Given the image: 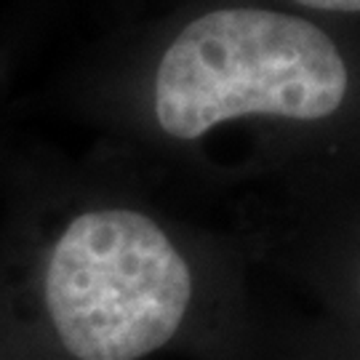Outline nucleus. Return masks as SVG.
Masks as SVG:
<instances>
[{"label":"nucleus","mask_w":360,"mask_h":360,"mask_svg":"<svg viewBox=\"0 0 360 360\" xmlns=\"http://www.w3.org/2000/svg\"><path fill=\"white\" fill-rule=\"evenodd\" d=\"M38 296L43 334L27 360H150L198 342L193 259L136 208L70 219L46 251Z\"/></svg>","instance_id":"obj_1"},{"label":"nucleus","mask_w":360,"mask_h":360,"mask_svg":"<svg viewBox=\"0 0 360 360\" xmlns=\"http://www.w3.org/2000/svg\"><path fill=\"white\" fill-rule=\"evenodd\" d=\"M347 94L342 53L299 16L221 8L181 30L155 77V115L176 139L243 115L321 120Z\"/></svg>","instance_id":"obj_2"},{"label":"nucleus","mask_w":360,"mask_h":360,"mask_svg":"<svg viewBox=\"0 0 360 360\" xmlns=\"http://www.w3.org/2000/svg\"><path fill=\"white\" fill-rule=\"evenodd\" d=\"M245 360H360V347L347 349H309V352H299L291 358H262L251 349V355Z\"/></svg>","instance_id":"obj_3"},{"label":"nucleus","mask_w":360,"mask_h":360,"mask_svg":"<svg viewBox=\"0 0 360 360\" xmlns=\"http://www.w3.org/2000/svg\"><path fill=\"white\" fill-rule=\"evenodd\" d=\"M309 8H321V11H349L360 13V0H299Z\"/></svg>","instance_id":"obj_4"},{"label":"nucleus","mask_w":360,"mask_h":360,"mask_svg":"<svg viewBox=\"0 0 360 360\" xmlns=\"http://www.w3.org/2000/svg\"><path fill=\"white\" fill-rule=\"evenodd\" d=\"M352 299H355V307H358V318H360V264L355 275H352Z\"/></svg>","instance_id":"obj_5"}]
</instances>
